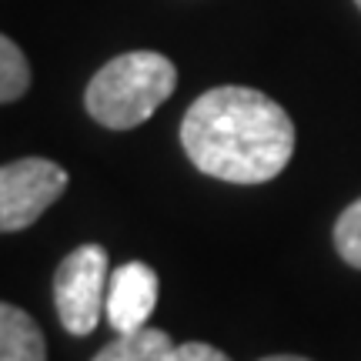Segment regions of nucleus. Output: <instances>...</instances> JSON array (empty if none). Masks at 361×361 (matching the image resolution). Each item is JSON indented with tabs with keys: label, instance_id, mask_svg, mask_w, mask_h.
<instances>
[{
	"label": "nucleus",
	"instance_id": "obj_4",
	"mask_svg": "<svg viewBox=\"0 0 361 361\" xmlns=\"http://www.w3.org/2000/svg\"><path fill=\"white\" fill-rule=\"evenodd\" d=\"M67 191V171L47 157H20L0 168V228L24 231Z\"/></svg>",
	"mask_w": 361,
	"mask_h": 361
},
{
	"label": "nucleus",
	"instance_id": "obj_11",
	"mask_svg": "<svg viewBox=\"0 0 361 361\" xmlns=\"http://www.w3.org/2000/svg\"><path fill=\"white\" fill-rule=\"evenodd\" d=\"M258 361H311V358H301V355H268V358H258Z\"/></svg>",
	"mask_w": 361,
	"mask_h": 361
},
{
	"label": "nucleus",
	"instance_id": "obj_8",
	"mask_svg": "<svg viewBox=\"0 0 361 361\" xmlns=\"http://www.w3.org/2000/svg\"><path fill=\"white\" fill-rule=\"evenodd\" d=\"M30 87V64L11 37H0V101L13 104Z\"/></svg>",
	"mask_w": 361,
	"mask_h": 361
},
{
	"label": "nucleus",
	"instance_id": "obj_5",
	"mask_svg": "<svg viewBox=\"0 0 361 361\" xmlns=\"http://www.w3.org/2000/svg\"><path fill=\"white\" fill-rule=\"evenodd\" d=\"M157 308V274L144 261H128L111 271L107 284V322L117 335H130L147 328Z\"/></svg>",
	"mask_w": 361,
	"mask_h": 361
},
{
	"label": "nucleus",
	"instance_id": "obj_2",
	"mask_svg": "<svg viewBox=\"0 0 361 361\" xmlns=\"http://www.w3.org/2000/svg\"><path fill=\"white\" fill-rule=\"evenodd\" d=\"M178 87V67L157 51H128L90 78L84 107L107 130H130L168 101Z\"/></svg>",
	"mask_w": 361,
	"mask_h": 361
},
{
	"label": "nucleus",
	"instance_id": "obj_7",
	"mask_svg": "<svg viewBox=\"0 0 361 361\" xmlns=\"http://www.w3.org/2000/svg\"><path fill=\"white\" fill-rule=\"evenodd\" d=\"M171 351H174V341H171L168 331L141 328V331H130V335H117L90 361H168Z\"/></svg>",
	"mask_w": 361,
	"mask_h": 361
},
{
	"label": "nucleus",
	"instance_id": "obj_9",
	"mask_svg": "<svg viewBox=\"0 0 361 361\" xmlns=\"http://www.w3.org/2000/svg\"><path fill=\"white\" fill-rule=\"evenodd\" d=\"M335 247L345 264L361 271V197L351 201L335 221Z\"/></svg>",
	"mask_w": 361,
	"mask_h": 361
},
{
	"label": "nucleus",
	"instance_id": "obj_3",
	"mask_svg": "<svg viewBox=\"0 0 361 361\" xmlns=\"http://www.w3.org/2000/svg\"><path fill=\"white\" fill-rule=\"evenodd\" d=\"M107 284H111V258L101 245L74 247L54 274V305L57 318L71 335H90L101 311L107 308Z\"/></svg>",
	"mask_w": 361,
	"mask_h": 361
},
{
	"label": "nucleus",
	"instance_id": "obj_10",
	"mask_svg": "<svg viewBox=\"0 0 361 361\" xmlns=\"http://www.w3.org/2000/svg\"><path fill=\"white\" fill-rule=\"evenodd\" d=\"M168 361H231L221 348L207 345V341H184V345H174Z\"/></svg>",
	"mask_w": 361,
	"mask_h": 361
},
{
	"label": "nucleus",
	"instance_id": "obj_1",
	"mask_svg": "<svg viewBox=\"0 0 361 361\" xmlns=\"http://www.w3.org/2000/svg\"><path fill=\"white\" fill-rule=\"evenodd\" d=\"M180 147L194 168L228 184H264L295 154V124L255 87H214L180 121Z\"/></svg>",
	"mask_w": 361,
	"mask_h": 361
},
{
	"label": "nucleus",
	"instance_id": "obj_12",
	"mask_svg": "<svg viewBox=\"0 0 361 361\" xmlns=\"http://www.w3.org/2000/svg\"><path fill=\"white\" fill-rule=\"evenodd\" d=\"M355 4H358V11H361V0H355Z\"/></svg>",
	"mask_w": 361,
	"mask_h": 361
},
{
	"label": "nucleus",
	"instance_id": "obj_6",
	"mask_svg": "<svg viewBox=\"0 0 361 361\" xmlns=\"http://www.w3.org/2000/svg\"><path fill=\"white\" fill-rule=\"evenodd\" d=\"M0 361H47L37 322L11 301L0 305Z\"/></svg>",
	"mask_w": 361,
	"mask_h": 361
}]
</instances>
